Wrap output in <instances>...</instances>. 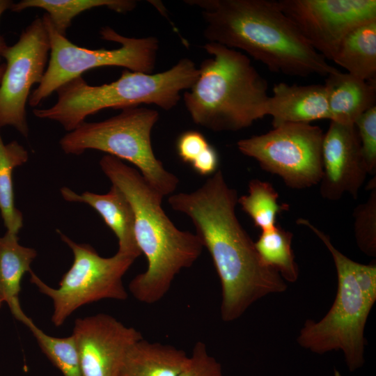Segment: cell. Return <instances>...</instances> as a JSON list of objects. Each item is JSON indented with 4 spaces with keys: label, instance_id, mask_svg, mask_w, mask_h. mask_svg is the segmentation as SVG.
I'll return each instance as SVG.
<instances>
[{
    "label": "cell",
    "instance_id": "cell-24",
    "mask_svg": "<svg viewBox=\"0 0 376 376\" xmlns=\"http://www.w3.org/2000/svg\"><path fill=\"white\" fill-rule=\"evenodd\" d=\"M248 187V194L239 197L237 203L255 226L262 231L272 229L276 226L277 214L288 206L279 205L278 192L268 182L253 179L249 181Z\"/></svg>",
    "mask_w": 376,
    "mask_h": 376
},
{
    "label": "cell",
    "instance_id": "cell-6",
    "mask_svg": "<svg viewBox=\"0 0 376 376\" xmlns=\"http://www.w3.org/2000/svg\"><path fill=\"white\" fill-rule=\"evenodd\" d=\"M297 224L308 227L324 243L338 277L337 293L331 308L318 322L307 320L297 342L316 354L341 350L350 371H354L364 363V329L376 301V265L361 264L345 256L308 219L299 218Z\"/></svg>",
    "mask_w": 376,
    "mask_h": 376
},
{
    "label": "cell",
    "instance_id": "cell-8",
    "mask_svg": "<svg viewBox=\"0 0 376 376\" xmlns=\"http://www.w3.org/2000/svg\"><path fill=\"white\" fill-rule=\"evenodd\" d=\"M42 18L49 39V59L40 83L29 96L31 107L39 105L62 85L95 68L117 66L150 74L155 67L159 49L156 37H125L104 26L100 31L101 38L120 46L113 49H90L73 44L58 33L46 13Z\"/></svg>",
    "mask_w": 376,
    "mask_h": 376
},
{
    "label": "cell",
    "instance_id": "cell-34",
    "mask_svg": "<svg viewBox=\"0 0 376 376\" xmlns=\"http://www.w3.org/2000/svg\"><path fill=\"white\" fill-rule=\"evenodd\" d=\"M334 376H341L340 373L337 370H334Z\"/></svg>",
    "mask_w": 376,
    "mask_h": 376
},
{
    "label": "cell",
    "instance_id": "cell-13",
    "mask_svg": "<svg viewBox=\"0 0 376 376\" xmlns=\"http://www.w3.org/2000/svg\"><path fill=\"white\" fill-rule=\"evenodd\" d=\"M72 335L82 376H118L127 352L143 338L135 328L105 313L77 318Z\"/></svg>",
    "mask_w": 376,
    "mask_h": 376
},
{
    "label": "cell",
    "instance_id": "cell-19",
    "mask_svg": "<svg viewBox=\"0 0 376 376\" xmlns=\"http://www.w3.org/2000/svg\"><path fill=\"white\" fill-rule=\"evenodd\" d=\"M36 256L34 249L19 244L17 235L7 231L0 237V293L20 322L26 315L19 303L21 281L25 273L32 271L31 265Z\"/></svg>",
    "mask_w": 376,
    "mask_h": 376
},
{
    "label": "cell",
    "instance_id": "cell-9",
    "mask_svg": "<svg viewBox=\"0 0 376 376\" xmlns=\"http://www.w3.org/2000/svg\"><path fill=\"white\" fill-rule=\"evenodd\" d=\"M61 240L71 249L74 260L62 276L58 287L52 288L33 271L30 282L49 297L53 303L52 322L61 326L79 308L102 299L123 301L128 295L123 277L134 259L117 252L109 258L100 256L88 244H79L58 230Z\"/></svg>",
    "mask_w": 376,
    "mask_h": 376
},
{
    "label": "cell",
    "instance_id": "cell-12",
    "mask_svg": "<svg viewBox=\"0 0 376 376\" xmlns=\"http://www.w3.org/2000/svg\"><path fill=\"white\" fill-rule=\"evenodd\" d=\"M277 3L306 42L330 61L351 31L376 20L375 0H279Z\"/></svg>",
    "mask_w": 376,
    "mask_h": 376
},
{
    "label": "cell",
    "instance_id": "cell-25",
    "mask_svg": "<svg viewBox=\"0 0 376 376\" xmlns=\"http://www.w3.org/2000/svg\"><path fill=\"white\" fill-rule=\"evenodd\" d=\"M35 337L41 351L63 376H82L72 335L57 338L45 334L26 315L21 321Z\"/></svg>",
    "mask_w": 376,
    "mask_h": 376
},
{
    "label": "cell",
    "instance_id": "cell-23",
    "mask_svg": "<svg viewBox=\"0 0 376 376\" xmlns=\"http://www.w3.org/2000/svg\"><path fill=\"white\" fill-rule=\"evenodd\" d=\"M293 235L290 231L276 225L262 231L255 242L256 249L268 267L275 269L286 281L294 283L299 276L298 265L292 249Z\"/></svg>",
    "mask_w": 376,
    "mask_h": 376
},
{
    "label": "cell",
    "instance_id": "cell-2",
    "mask_svg": "<svg viewBox=\"0 0 376 376\" xmlns=\"http://www.w3.org/2000/svg\"><path fill=\"white\" fill-rule=\"evenodd\" d=\"M185 2L201 10L207 42L242 49L272 72L306 77L338 71L306 42L277 1Z\"/></svg>",
    "mask_w": 376,
    "mask_h": 376
},
{
    "label": "cell",
    "instance_id": "cell-10",
    "mask_svg": "<svg viewBox=\"0 0 376 376\" xmlns=\"http://www.w3.org/2000/svg\"><path fill=\"white\" fill-rule=\"evenodd\" d=\"M324 134L320 127L310 123H284L241 139L237 146L263 169L280 176L288 187L301 189L321 180Z\"/></svg>",
    "mask_w": 376,
    "mask_h": 376
},
{
    "label": "cell",
    "instance_id": "cell-27",
    "mask_svg": "<svg viewBox=\"0 0 376 376\" xmlns=\"http://www.w3.org/2000/svg\"><path fill=\"white\" fill-rule=\"evenodd\" d=\"M361 156L368 173L376 172V106L362 113L356 120Z\"/></svg>",
    "mask_w": 376,
    "mask_h": 376
},
{
    "label": "cell",
    "instance_id": "cell-14",
    "mask_svg": "<svg viewBox=\"0 0 376 376\" xmlns=\"http://www.w3.org/2000/svg\"><path fill=\"white\" fill-rule=\"evenodd\" d=\"M322 156V196L336 201L348 193L357 198L368 172L355 126L331 121L324 134Z\"/></svg>",
    "mask_w": 376,
    "mask_h": 376
},
{
    "label": "cell",
    "instance_id": "cell-1",
    "mask_svg": "<svg viewBox=\"0 0 376 376\" xmlns=\"http://www.w3.org/2000/svg\"><path fill=\"white\" fill-rule=\"evenodd\" d=\"M237 199L221 170L195 191L169 198L174 210L190 218L212 257L221 283V318L226 322L240 318L262 297L287 289L280 274L263 262L237 219Z\"/></svg>",
    "mask_w": 376,
    "mask_h": 376
},
{
    "label": "cell",
    "instance_id": "cell-28",
    "mask_svg": "<svg viewBox=\"0 0 376 376\" xmlns=\"http://www.w3.org/2000/svg\"><path fill=\"white\" fill-rule=\"evenodd\" d=\"M178 376H223L219 361L211 356L206 345L198 341Z\"/></svg>",
    "mask_w": 376,
    "mask_h": 376
},
{
    "label": "cell",
    "instance_id": "cell-31",
    "mask_svg": "<svg viewBox=\"0 0 376 376\" xmlns=\"http://www.w3.org/2000/svg\"><path fill=\"white\" fill-rule=\"evenodd\" d=\"M13 3L12 1L9 0H0V17L5 10L10 8ZM6 47L7 45L3 37L0 35V62L2 58V53Z\"/></svg>",
    "mask_w": 376,
    "mask_h": 376
},
{
    "label": "cell",
    "instance_id": "cell-32",
    "mask_svg": "<svg viewBox=\"0 0 376 376\" xmlns=\"http://www.w3.org/2000/svg\"><path fill=\"white\" fill-rule=\"evenodd\" d=\"M6 68V63H3L0 65V83L4 72Z\"/></svg>",
    "mask_w": 376,
    "mask_h": 376
},
{
    "label": "cell",
    "instance_id": "cell-4",
    "mask_svg": "<svg viewBox=\"0 0 376 376\" xmlns=\"http://www.w3.org/2000/svg\"><path fill=\"white\" fill-rule=\"evenodd\" d=\"M204 49L198 77L183 93L187 111L196 125L213 132H235L266 116L268 83L247 55L217 42Z\"/></svg>",
    "mask_w": 376,
    "mask_h": 376
},
{
    "label": "cell",
    "instance_id": "cell-7",
    "mask_svg": "<svg viewBox=\"0 0 376 376\" xmlns=\"http://www.w3.org/2000/svg\"><path fill=\"white\" fill-rule=\"evenodd\" d=\"M158 119L157 110L138 107L125 108L119 114L102 121H85L64 135L59 145L69 155H79L92 149L128 161L164 197L175 191L179 180L164 167L153 152L151 133Z\"/></svg>",
    "mask_w": 376,
    "mask_h": 376
},
{
    "label": "cell",
    "instance_id": "cell-21",
    "mask_svg": "<svg viewBox=\"0 0 376 376\" xmlns=\"http://www.w3.org/2000/svg\"><path fill=\"white\" fill-rule=\"evenodd\" d=\"M136 6V1L132 0H23L13 3L10 9L15 12L31 8L43 9L54 29L65 36L72 19L85 10L105 6L115 12L125 13Z\"/></svg>",
    "mask_w": 376,
    "mask_h": 376
},
{
    "label": "cell",
    "instance_id": "cell-29",
    "mask_svg": "<svg viewBox=\"0 0 376 376\" xmlns=\"http://www.w3.org/2000/svg\"><path fill=\"white\" fill-rule=\"evenodd\" d=\"M209 145L203 134L187 130L177 139L176 151L182 162L191 164Z\"/></svg>",
    "mask_w": 376,
    "mask_h": 376
},
{
    "label": "cell",
    "instance_id": "cell-11",
    "mask_svg": "<svg viewBox=\"0 0 376 376\" xmlns=\"http://www.w3.org/2000/svg\"><path fill=\"white\" fill-rule=\"evenodd\" d=\"M50 44L42 17L36 18L18 41L2 53L6 61L0 83V127H14L24 137L29 134L26 104L31 88L39 84L46 70Z\"/></svg>",
    "mask_w": 376,
    "mask_h": 376
},
{
    "label": "cell",
    "instance_id": "cell-33",
    "mask_svg": "<svg viewBox=\"0 0 376 376\" xmlns=\"http://www.w3.org/2000/svg\"><path fill=\"white\" fill-rule=\"evenodd\" d=\"M3 302H4L3 299L0 293V308Z\"/></svg>",
    "mask_w": 376,
    "mask_h": 376
},
{
    "label": "cell",
    "instance_id": "cell-17",
    "mask_svg": "<svg viewBox=\"0 0 376 376\" xmlns=\"http://www.w3.org/2000/svg\"><path fill=\"white\" fill-rule=\"evenodd\" d=\"M324 85L331 121L354 125L362 113L375 106V83L338 70L327 77Z\"/></svg>",
    "mask_w": 376,
    "mask_h": 376
},
{
    "label": "cell",
    "instance_id": "cell-22",
    "mask_svg": "<svg viewBox=\"0 0 376 376\" xmlns=\"http://www.w3.org/2000/svg\"><path fill=\"white\" fill-rule=\"evenodd\" d=\"M28 159V152L17 141L5 144L0 135V212L7 231L16 235L23 226V217L15 206L13 172Z\"/></svg>",
    "mask_w": 376,
    "mask_h": 376
},
{
    "label": "cell",
    "instance_id": "cell-18",
    "mask_svg": "<svg viewBox=\"0 0 376 376\" xmlns=\"http://www.w3.org/2000/svg\"><path fill=\"white\" fill-rule=\"evenodd\" d=\"M187 357L173 345L143 338L126 354L118 376H178Z\"/></svg>",
    "mask_w": 376,
    "mask_h": 376
},
{
    "label": "cell",
    "instance_id": "cell-26",
    "mask_svg": "<svg viewBox=\"0 0 376 376\" xmlns=\"http://www.w3.org/2000/svg\"><path fill=\"white\" fill-rule=\"evenodd\" d=\"M371 190L366 202L354 210V236L359 249L371 257L376 256V182L375 176L368 186Z\"/></svg>",
    "mask_w": 376,
    "mask_h": 376
},
{
    "label": "cell",
    "instance_id": "cell-16",
    "mask_svg": "<svg viewBox=\"0 0 376 376\" xmlns=\"http://www.w3.org/2000/svg\"><path fill=\"white\" fill-rule=\"evenodd\" d=\"M63 198L69 202L84 203L92 207L116 235L118 241L117 252L136 260L141 255L134 233V214L124 194L112 185L104 194L85 191L78 194L70 189H61Z\"/></svg>",
    "mask_w": 376,
    "mask_h": 376
},
{
    "label": "cell",
    "instance_id": "cell-20",
    "mask_svg": "<svg viewBox=\"0 0 376 376\" xmlns=\"http://www.w3.org/2000/svg\"><path fill=\"white\" fill-rule=\"evenodd\" d=\"M332 61L345 69L347 73L375 83L376 20L351 31L340 42Z\"/></svg>",
    "mask_w": 376,
    "mask_h": 376
},
{
    "label": "cell",
    "instance_id": "cell-30",
    "mask_svg": "<svg viewBox=\"0 0 376 376\" xmlns=\"http://www.w3.org/2000/svg\"><path fill=\"white\" fill-rule=\"evenodd\" d=\"M219 164V155L210 144L191 164L193 169L201 175L214 173Z\"/></svg>",
    "mask_w": 376,
    "mask_h": 376
},
{
    "label": "cell",
    "instance_id": "cell-15",
    "mask_svg": "<svg viewBox=\"0 0 376 376\" xmlns=\"http://www.w3.org/2000/svg\"><path fill=\"white\" fill-rule=\"evenodd\" d=\"M267 115L272 118L273 127L284 123L330 120L327 88L324 84H275L267 102Z\"/></svg>",
    "mask_w": 376,
    "mask_h": 376
},
{
    "label": "cell",
    "instance_id": "cell-5",
    "mask_svg": "<svg viewBox=\"0 0 376 376\" xmlns=\"http://www.w3.org/2000/svg\"><path fill=\"white\" fill-rule=\"evenodd\" d=\"M198 68L188 58L155 74L122 72L109 84L91 86L80 76L59 87L57 101L49 108L34 109L35 116L59 123L68 132L95 113L109 108L125 109L141 104H155L164 110L175 107L180 93L189 89L198 77Z\"/></svg>",
    "mask_w": 376,
    "mask_h": 376
},
{
    "label": "cell",
    "instance_id": "cell-3",
    "mask_svg": "<svg viewBox=\"0 0 376 376\" xmlns=\"http://www.w3.org/2000/svg\"><path fill=\"white\" fill-rule=\"evenodd\" d=\"M100 166L129 201L134 214L136 241L148 262L146 270L130 281L129 290L141 303H157L167 294L175 276L198 260L202 242L196 233L173 224L162 207L163 196L137 169L107 154Z\"/></svg>",
    "mask_w": 376,
    "mask_h": 376
}]
</instances>
